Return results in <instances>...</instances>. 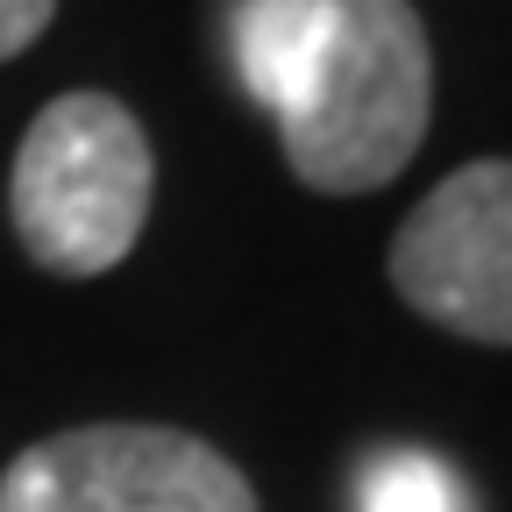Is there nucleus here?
<instances>
[{
  "label": "nucleus",
  "instance_id": "2",
  "mask_svg": "<svg viewBox=\"0 0 512 512\" xmlns=\"http://www.w3.org/2000/svg\"><path fill=\"white\" fill-rule=\"evenodd\" d=\"M157 157L114 93H57L15 150L8 214L22 249L57 278H100L143 242Z\"/></svg>",
  "mask_w": 512,
  "mask_h": 512
},
{
  "label": "nucleus",
  "instance_id": "6",
  "mask_svg": "<svg viewBox=\"0 0 512 512\" xmlns=\"http://www.w3.org/2000/svg\"><path fill=\"white\" fill-rule=\"evenodd\" d=\"M356 505L363 512H470L456 470L427 448H384L356 484Z\"/></svg>",
  "mask_w": 512,
  "mask_h": 512
},
{
  "label": "nucleus",
  "instance_id": "3",
  "mask_svg": "<svg viewBox=\"0 0 512 512\" xmlns=\"http://www.w3.org/2000/svg\"><path fill=\"white\" fill-rule=\"evenodd\" d=\"M0 512H256V491L200 434L107 420L22 448Z\"/></svg>",
  "mask_w": 512,
  "mask_h": 512
},
{
  "label": "nucleus",
  "instance_id": "5",
  "mask_svg": "<svg viewBox=\"0 0 512 512\" xmlns=\"http://www.w3.org/2000/svg\"><path fill=\"white\" fill-rule=\"evenodd\" d=\"M320 36H328V0H235V72L249 100L285 114L320 57Z\"/></svg>",
  "mask_w": 512,
  "mask_h": 512
},
{
  "label": "nucleus",
  "instance_id": "4",
  "mask_svg": "<svg viewBox=\"0 0 512 512\" xmlns=\"http://www.w3.org/2000/svg\"><path fill=\"white\" fill-rule=\"evenodd\" d=\"M399 299L463 342L512 349V157L448 171L392 235Z\"/></svg>",
  "mask_w": 512,
  "mask_h": 512
},
{
  "label": "nucleus",
  "instance_id": "1",
  "mask_svg": "<svg viewBox=\"0 0 512 512\" xmlns=\"http://www.w3.org/2000/svg\"><path fill=\"white\" fill-rule=\"evenodd\" d=\"M434 121V50L413 0H328V36L278 114L285 164L313 192L392 185Z\"/></svg>",
  "mask_w": 512,
  "mask_h": 512
},
{
  "label": "nucleus",
  "instance_id": "7",
  "mask_svg": "<svg viewBox=\"0 0 512 512\" xmlns=\"http://www.w3.org/2000/svg\"><path fill=\"white\" fill-rule=\"evenodd\" d=\"M50 15H57V0H0V64L22 57L50 29Z\"/></svg>",
  "mask_w": 512,
  "mask_h": 512
}]
</instances>
